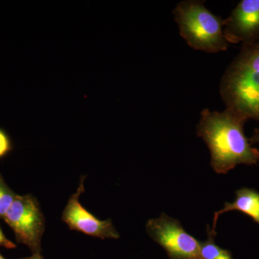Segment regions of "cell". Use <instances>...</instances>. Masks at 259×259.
Segmentation results:
<instances>
[{"label":"cell","instance_id":"cell-1","mask_svg":"<svg viewBox=\"0 0 259 259\" xmlns=\"http://www.w3.org/2000/svg\"><path fill=\"white\" fill-rule=\"evenodd\" d=\"M246 122L227 108L223 112L207 108L201 112L197 135L209 148L211 166L216 173L226 175L238 165L259 163V150L252 147L245 135Z\"/></svg>","mask_w":259,"mask_h":259},{"label":"cell","instance_id":"cell-2","mask_svg":"<svg viewBox=\"0 0 259 259\" xmlns=\"http://www.w3.org/2000/svg\"><path fill=\"white\" fill-rule=\"evenodd\" d=\"M220 93L227 109L259 121V41L241 46L223 76Z\"/></svg>","mask_w":259,"mask_h":259},{"label":"cell","instance_id":"cell-3","mask_svg":"<svg viewBox=\"0 0 259 259\" xmlns=\"http://www.w3.org/2000/svg\"><path fill=\"white\" fill-rule=\"evenodd\" d=\"M181 36L194 50L209 54L227 51L221 16L213 14L204 1L186 0L177 4L173 11Z\"/></svg>","mask_w":259,"mask_h":259},{"label":"cell","instance_id":"cell-4","mask_svg":"<svg viewBox=\"0 0 259 259\" xmlns=\"http://www.w3.org/2000/svg\"><path fill=\"white\" fill-rule=\"evenodd\" d=\"M3 220L14 232L19 243L26 245L32 253H41L45 220L38 202L31 194H17Z\"/></svg>","mask_w":259,"mask_h":259},{"label":"cell","instance_id":"cell-5","mask_svg":"<svg viewBox=\"0 0 259 259\" xmlns=\"http://www.w3.org/2000/svg\"><path fill=\"white\" fill-rule=\"evenodd\" d=\"M146 232L170 259H199V241L185 231L178 220L161 213L146 223Z\"/></svg>","mask_w":259,"mask_h":259},{"label":"cell","instance_id":"cell-6","mask_svg":"<svg viewBox=\"0 0 259 259\" xmlns=\"http://www.w3.org/2000/svg\"><path fill=\"white\" fill-rule=\"evenodd\" d=\"M84 180L85 177H81L77 190L68 200L63 211L62 221L70 229L81 232L88 236L101 239H118L120 234L111 220L100 221L97 219L80 203V196L84 192Z\"/></svg>","mask_w":259,"mask_h":259},{"label":"cell","instance_id":"cell-7","mask_svg":"<svg viewBox=\"0 0 259 259\" xmlns=\"http://www.w3.org/2000/svg\"><path fill=\"white\" fill-rule=\"evenodd\" d=\"M223 33L228 44L259 41V0H241L224 20Z\"/></svg>","mask_w":259,"mask_h":259},{"label":"cell","instance_id":"cell-8","mask_svg":"<svg viewBox=\"0 0 259 259\" xmlns=\"http://www.w3.org/2000/svg\"><path fill=\"white\" fill-rule=\"evenodd\" d=\"M234 210L244 213L259 225V192L253 189L246 187L237 190L235 200L233 202H226L223 209L214 213L213 226L211 229L213 234H217L215 229L220 215L223 213Z\"/></svg>","mask_w":259,"mask_h":259},{"label":"cell","instance_id":"cell-9","mask_svg":"<svg viewBox=\"0 0 259 259\" xmlns=\"http://www.w3.org/2000/svg\"><path fill=\"white\" fill-rule=\"evenodd\" d=\"M207 240L204 241H199V259H234L230 250L224 249L214 242V237L216 235L211 232L209 226L207 228Z\"/></svg>","mask_w":259,"mask_h":259},{"label":"cell","instance_id":"cell-10","mask_svg":"<svg viewBox=\"0 0 259 259\" xmlns=\"http://www.w3.org/2000/svg\"><path fill=\"white\" fill-rule=\"evenodd\" d=\"M16 196L17 194L8 187L0 174V219H4Z\"/></svg>","mask_w":259,"mask_h":259},{"label":"cell","instance_id":"cell-11","mask_svg":"<svg viewBox=\"0 0 259 259\" xmlns=\"http://www.w3.org/2000/svg\"><path fill=\"white\" fill-rule=\"evenodd\" d=\"M11 146L10 141L4 131L0 130V158L4 156L7 153L9 152Z\"/></svg>","mask_w":259,"mask_h":259},{"label":"cell","instance_id":"cell-12","mask_svg":"<svg viewBox=\"0 0 259 259\" xmlns=\"http://www.w3.org/2000/svg\"><path fill=\"white\" fill-rule=\"evenodd\" d=\"M0 247H4L8 249L16 248V245L5 236L4 233L2 231L1 227H0Z\"/></svg>","mask_w":259,"mask_h":259},{"label":"cell","instance_id":"cell-13","mask_svg":"<svg viewBox=\"0 0 259 259\" xmlns=\"http://www.w3.org/2000/svg\"><path fill=\"white\" fill-rule=\"evenodd\" d=\"M248 139H249L250 144L251 145L259 144V129L255 128L251 137Z\"/></svg>","mask_w":259,"mask_h":259},{"label":"cell","instance_id":"cell-14","mask_svg":"<svg viewBox=\"0 0 259 259\" xmlns=\"http://www.w3.org/2000/svg\"><path fill=\"white\" fill-rule=\"evenodd\" d=\"M18 259H44L42 258L41 253H32V255L30 256L26 257V258H22Z\"/></svg>","mask_w":259,"mask_h":259},{"label":"cell","instance_id":"cell-15","mask_svg":"<svg viewBox=\"0 0 259 259\" xmlns=\"http://www.w3.org/2000/svg\"><path fill=\"white\" fill-rule=\"evenodd\" d=\"M0 259H5V257L0 253Z\"/></svg>","mask_w":259,"mask_h":259}]
</instances>
